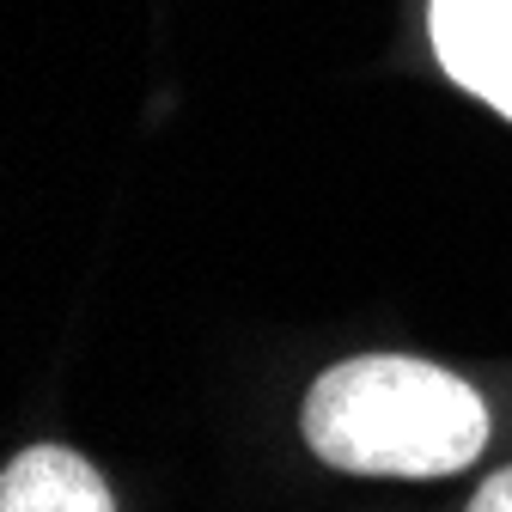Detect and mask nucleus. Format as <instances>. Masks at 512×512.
Returning <instances> with one entry per match:
<instances>
[{
	"label": "nucleus",
	"mask_w": 512,
	"mask_h": 512,
	"mask_svg": "<svg viewBox=\"0 0 512 512\" xmlns=\"http://www.w3.org/2000/svg\"><path fill=\"white\" fill-rule=\"evenodd\" d=\"M470 512H512V464H506V470H494V476L476 488Z\"/></svg>",
	"instance_id": "4"
},
{
	"label": "nucleus",
	"mask_w": 512,
	"mask_h": 512,
	"mask_svg": "<svg viewBox=\"0 0 512 512\" xmlns=\"http://www.w3.org/2000/svg\"><path fill=\"white\" fill-rule=\"evenodd\" d=\"M305 445L354 476H458L488 445V403L433 360L360 354L311 384Z\"/></svg>",
	"instance_id": "1"
},
{
	"label": "nucleus",
	"mask_w": 512,
	"mask_h": 512,
	"mask_svg": "<svg viewBox=\"0 0 512 512\" xmlns=\"http://www.w3.org/2000/svg\"><path fill=\"white\" fill-rule=\"evenodd\" d=\"M0 512H116V500L80 452L31 445L0 476Z\"/></svg>",
	"instance_id": "3"
},
{
	"label": "nucleus",
	"mask_w": 512,
	"mask_h": 512,
	"mask_svg": "<svg viewBox=\"0 0 512 512\" xmlns=\"http://www.w3.org/2000/svg\"><path fill=\"white\" fill-rule=\"evenodd\" d=\"M433 55L464 92L512 116V0H433Z\"/></svg>",
	"instance_id": "2"
}]
</instances>
